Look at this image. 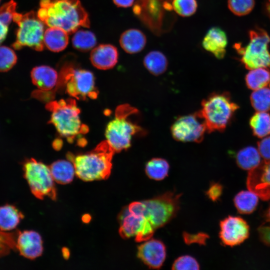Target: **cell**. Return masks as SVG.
<instances>
[{"label": "cell", "instance_id": "cell-31", "mask_svg": "<svg viewBox=\"0 0 270 270\" xmlns=\"http://www.w3.org/2000/svg\"><path fill=\"white\" fill-rule=\"evenodd\" d=\"M72 38L74 47L82 52L92 50L96 44L95 35L90 31L80 30L74 33Z\"/></svg>", "mask_w": 270, "mask_h": 270}, {"label": "cell", "instance_id": "cell-25", "mask_svg": "<svg viewBox=\"0 0 270 270\" xmlns=\"http://www.w3.org/2000/svg\"><path fill=\"white\" fill-rule=\"evenodd\" d=\"M261 157L258 149L252 146H248L238 152L236 156V162L242 169L250 171L261 164Z\"/></svg>", "mask_w": 270, "mask_h": 270}, {"label": "cell", "instance_id": "cell-26", "mask_svg": "<svg viewBox=\"0 0 270 270\" xmlns=\"http://www.w3.org/2000/svg\"><path fill=\"white\" fill-rule=\"evenodd\" d=\"M143 62L146 68L155 76L163 74L166 70L168 64L166 56L158 50L148 52L144 56Z\"/></svg>", "mask_w": 270, "mask_h": 270}, {"label": "cell", "instance_id": "cell-30", "mask_svg": "<svg viewBox=\"0 0 270 270\" xmlns=\"http://www.w3.org/2000/svg\"><path fill=\"white\" fill-rule=\"evenodd\" d=\"M170 165L168 162L162 158H153L146 164L145 172L150 179L160 180L168 174Z\"/></svg>", "mask_w": 270, "mask_h": 270}, {"label": "cell", "instance_id": "cell-21", "mask_svg": "<svg viewBox=\"0 0 270 270\" xmlns=\"http://www.w3.org/2000/svg\"><path fill=\"white\" fill-rule=\"evenodd\" d=\"M146 43L145 34L140 30L132 28L124 31L120 36V44L128 54H136L142 50Z\"/></svg>", "mask_w": 270, "mask_h": 270}, {"label": "cell", "instance_id": "cell-15", "mask_svg": "<svg viewBox=\"0 0 270 270\" xmlns=\"http://www.w3.org/2000/svg\"><path fill=\"white\" fill-rule=\"evenodd\" d=\"M246 184L250 190L264 200L270 198V162L264 161L249 171Z\"/></svg>", "mask_w": 270, "mask_h": 270}, {"label": "cell", "instance_id": "cell-44", "mask_svg": "<svg viewBox=\"0 0 270 270\" xmlns=\"http://www.w3.org/2000/svg\"><path fill=\"white\" fill-rule=\"evenodd\" d=\"M266 10L270 18V0H268L266 4Z\"/></svg>", "mask_w": 270, "mask_h": 270}, {"label": "cell", "instance_id": "cell-11", "mask_svg": "<svg viewBox=\"0 0 270 270\" xmlns=\"http://www.w3.org/2000/svg\"><path fill=\"white\" fill-rule=\"evenodd\" d=\"M24 176L32 194L42 199L46 196L56 198L54 180L50 168L34 158L27 160L24 164Z\"/></svg>", "mask_w": 270, "mask_h": 270}, {"label": "cell", "instance_id": "cell-42", "mask_svg": "<svg viewBox=\"0 0 270 270\" xmlns=\"http://www.w3.org/2000/svg\"><path fill=\"white\" fill-rule=\"evenodd\" d=\"M113 2L118 6L128 8L134 4V0H113Z\"/></svg>", "mask_w": 270, "mask_h": 270}, {"label": "cell", "instance_id": "cell-39", "mask_svg": "<svg viewBox=\"0 0 270 270\" xmlns=\"http://www.w3.org/2000/svg\"><path fill=\"white\" fill-rule=\"evenodd\" d=\"M258 150L264 161L270 162V136H268L258 143Z\"/></svg>", "mask_w": 270, "mask_h": 270}, {"label": "cell", "instance_id": "cell-10", "mask_svg": "<svg viewBox=\"0 0 270 270\" xmlns=\"http://www.w3.org/2000/svg\"><path fill=\"white\" fill-rule=\"evenodd\" d=\"M59 77L70 96L81 100L97 98L98 91L92 72L66 66L62 69Z\"/></svg>", "mask_w": 270, "mask_h": 270}, {"label": "cell", "instance_id": "cell-33", "mask_svg": "<svg viewBox=\"0 0 270 270\" xmlns=\"http://www.w3.org/2000/svg\"><path fill=\"white\" fill-rule=\"evenodd\" d=\"M250 100L256 112H268L270 110V88L266 86L254 90Z\"/></svg>", "mask_w": 270, "mask_h": 270}, {"label": "cell", "instance_id": "cell-32", "mask_svg": "<svg viewBox=\"0 0 270 270\" xmlns=\"http://www.w3.org/2000/svg\"><path fill=\"white\" fill-rule=\"evenodd\" d=\"M16 4L10 1L0 7V44L6 38L8 26L16 12Z\"/></svg>", "mask_w": 270, "mask_h": 270}, {"label": "cell", "instance_id": "cell-8", "mask_svg": "<svg viewBox=\"0 0 270 270\" xmlns=\"http://www.w3.org/2000/svg\"><path fill=\"white\" fill-rule=\"evenodd\" d=\"M270 37L262 29L250 30V42L245 47L236 44L234 48L241 56L240 60L246 68H270V52L268 50Z\"/></svg>", "mask_w": 270, "mask_h": 270}, {"label": "cell", "instance_id": "cell-24", "mask_svg": "<svg viewBox=\"0 0 270 270\" xmlns=\"http://www.w3.org/2000/svg\"><path fill=\"white\" fill-rule=\"evenodd\" d=\"M23 218V214L14 205L0 206V230L8 232L14 230Z\"/></svg>", "mask_w": 270, "mask_h": 270}, {"label": "cell", "instance_id": "cell-38", "mask_svg": "<svg viewBox=\"0 0 270 270\" xmlns=\"http://www.w3.org/2000/svg\"><path fill=\"white\" fill-rule=\"evenodd\" d=\"M182 236L184 242L188 244L196 243L205 245L206 240L209 238L207 234L203 232L192 234L184 232L182 234Z\"/></svg>", "mask_w": 270, "mask_h": 270}, {"label": "cell", "instance_id": "cell-16", "mask_svg": "<svg viewBox=\"0 0 270 270\" xmlns=\"http://www.w3.org/2000/svg\"><path fill=\"white\" fill-rule=\"evenodd\" d=\"M164 244L156 239H149L138 248L137 256L146 265L152 268H160L166 258Z\"/></svg>", "mask_w": 270, "mask_h": 270}, {"label": "cell", "instance_id": "cell-2", "mask_svg": "<svg viewBox=\"0 0 270 270\" xmlns=\"http://www.w3.org/2000/svg\"><path fill=\"white\" fill-rule=\"evenodd\" d=\"M114 152L106 140L88 152L76 156L68 154V159L73 163L76 174L80 178L86 182L93 181L109 176Z\"/></svg>", "mask_w": 270, "mask_h": 270}, {"label": "cell", "instance_id": "cell-34", "mask_svg": "<svg viewBox=\"0 0 270 270\" xmlns=\"http://www.w3.org/2000/svg\"><path fill=\"white\" fill-rule=\"evenodd\" d=\"M172 6L174 12L183 17L192 16L198 8L196 0H172Z\"/></svg>", "mask_w": 270, "mask_h": 270}, {"label": "cell", "instance_id": "cell-18", "mask_svg": "<svg viewBox=\"0 0 270 270\" xmlns=\"http://www.w3.org/2000/svg\"><path fill=\"white\" fill-rule=\"evenodd\" d=\"M118 52L111 44H100L94 47L90 54V60L96 68L106 70L112 68L117 63Z\"/></svg>", "mask_w": 270, "mask_h": 270}, {"label": "cell", "instance_id": "cell-27", "mask_svg": "<svg viewBox=\"0 0 270 270\" xmlns=\"http://www.w3.org/2000/svg\"><path fill=\"white\" fill-rule=\"evenodd\" d=\"M234 201L240 213L249 214L252 212L257 207L258 196L250 190H242L235 196Z\"/></svg>", "mask_w": 270, "mask_h": 270}, {"label": "cell", "instance_id": "cell-37", "mask_svg": "<svg viewBox=\"0 0 270 270\" xmlns=\"http://www.w3.org/2000/svg\"><path fill=\"white\" fill-rule=\"evenodd\" d=\"M172 270H197L200 269V264L192 256L186 255L178 257L172 265Z\"/></svg>", "mask_w": 270, "mask_h": 270}, {"label": "cell", "instance_id": "cell-23", "mask_svg": "<svg viewBox=\"0 0 270 270\" xmlns=\"http://www.w3.org/2000/svg\"><path fill=\"white\" fill-rule=\"evenodd\" d=\"M50 170L55 182L60 184L70 182L76 174L73 163L70 160H58L53 162Z\"/></svg>", "mask_w": 270, "mask_h": 270}, {"label": "cell", "instance_id": "cell-3", "mask_svg": "<svg viewBox=\"0 0 270 270\" xmlns=\"http://www.w3.org/2000/svg\"><path fill=\"white\" fill-rule=\"evenodd\" d=\"M50 112V124L58 133L69 142L88 132V127L83 124L80 118V110L75 100L68 98L51 101L46 106Z\"/></svg>", "mask_w": 270, "mask_h": 270}, {"label": "cell", "instance_id": "cell-45", "mask_svg": "<svg viewBox=\"0 0 270 270\" xmlns=\"http://www.w3.org/2000/svg\"></svg>", "mask_w": 270, "mask_h": 270}, {"label": "cell", "instance_id": "cell-6", "mask_svg": "<svg viewBox=\"0 0 270 270\" xmlns=\"http://www.w3.org/2000/svg\"><path fill=\"white\" fill-rule=\"evenodd\" d=\"M13 21L18 26L12 48L20 50L24 46L42 51L44 48V35L46 24L33 11L25 14L14 13Z\"/></svg>", "mask_w": 270, "mask_h": 270}, {"label": "cell", "instance_id": "cell-20", "mask_svg": "<svg viewBox=\"0 0 270 270\" xmlns=\"http://www.w3.org/2000/svg\"><path fill=\"white\" fill-rule=\"evenodd\" d=\"M30 76L33 84L44 92L52 90L59 80L58 72L48 66L34 67L31 71Z\"/></svg>", "mask_w": 270, "mask_h": 270}, {"label": "cell", "instance_id": "cell-7", "mask_svg": "<svg viewBox=\"0 0 270 270\" xmlns=\"http://www.w3.org/2000/svg\"><path fill=\"white\" fill-rule=\"evenodd\" d=\"M172 0H136L133 12L154 34L159 36L168 30L166 22L173 10Z\"/></svg>", "mask_w": 270, "mask_h": 270}, {"label": "cell", "instance_id": "cell-1", "mask_svg": "<svg viewBox=\"0 0 270 270\" xmlns=\"http://www.w3.org/2000/svg\"><path fill=\"white\" fill-rule=\"evenodd\" d=\"M38 16L48 27L60 28L72 34L90 27L88 14L79 0H40Z\"/></svg>", "mask_w": 270, "mask_h": 270}, {"label": "cell", "instance_id": "cell-40", "mask_svg": "<svg viewBox=\"0 0 270 270\" xmlns=\"http://www.w3.org/2000/svg\"><path fill=\"white\" fill-rule=\"evenodd\" d=\"M222 192V186L219 183L214 182L210 184L206 194L212 200L215 202L220 198Z\"/></svg>", "mask_w": 270, "mask_h": 270}, {"label": "cell", "instance_id": "cell-28", "mask_svg": "<svg viewBox=\"0 0 270 270\" xmlns=\"http://www.w3.org/2000/svg\"><path fill=\"white\" fill-rule=\"evenodd\" d=\"M246 82L248 88L254 90L266 87L270 84V71L266 68L250 70L246 75Z\"/></svg>", "mask_w": 270, "mask_h": 270}, {"label": "cell", "instance_id": "cell-19", "mask_svg": "<svg viewBox=\"0 0 270 270\" xmlns=\"http://www.w3.org/2000/svg\"><path fill=\"white\" fill-rule=\"evenodd\" d=\"M227 44L226 34L218 27L210 28L202 42V47L218 59H222L224 56Z\"/></svg>", "mask_w": 270, "mask_h": 270}, {"label": "cell", "instance_id": "cell-43", "mask_svg": "<svg viewBox=\"0 0 270 270\" xmlns=\"http://www.w3.org/2000/svg\"><path fill=\"white\" fill-rule=\"evenodd\" d=\"M266 216L267 221L270 222V206L266 212Z\"/></svg>", "mask_w": 270, "mask_h": 270}, {"label": "cell", "instance_id": "cell-22", "mask_svg": "<svg viewBox=\"0 0 270 270\" xmlns=\"http://www.w3.org/2000/svg\"><path fill=\"white\" fill-rule=\"evenodd\" d=\"M68 34L66 32L60 28L48 27L44 32V46L54 52L62 51L68 44Z\"/></svg>", "mask_w": 270, "mask_h": 270}, {"label": "cell", "instance_id": "cell-36", "mask_svg": "<svg viewBox=\"0 0 270 270\" xmlns=\"http://www.w3.org/2000/svg\"><path fill=\"white\" fill-rule=\"evenodd\" d=\"M228 7L234 14L242 16L249 14L253 9L254 0H228Z\"/></svg>", "mask_w": 270, "mask_h": 270}, {"label": "cell", "instance_id": "cell-5", "mask_svg": "<svg viewBox=\"0 0 270 270\" xmlns=\"http://www.w3.org/2000/svg\"><path fill=\"white\" fill-rule=\"evenodd\" d=\"M238 106L234 102L228 94L214 93L202 102L199 111L206 124L207 132L224 131Z\"/></svg>", "mask_w": 270, "mask_h": 270}, {"label": "cell", "instance_id": "cell-29", "mask_svg": "<svg viewBox=\"0 0 270 270\" xmlns=\"http://www.w3.org/2000/svg\"><path fill=\"white\" fill-rule=\"evenodd\" d=\"M250 124L255 136L264 138L270 134V114L266 112H256L251 117Z\"/></svg>", "mask_w": 270, "mask_h": 270}, {"label": "cell", "instance_id": "cell-14", "mask_svg": "<svg viewBox=\"0 0 270 270\" xmlns=\"http://www.w3.org/2000/svg\"><path fill=\"white\" fill-rule=\"evenodd\" d=\"M219 236L226 246L238 245L248 238L250 228L246 220L240 216H228L220 222Z\"/></svg>", "mask_w": 270, "mask_h": 270}, {"label": "cell", "instance_id": "cell-35", "mask_svg": "<svg viewBox=\"0 0 270 270\" xmlns=\"http://www.w3.org/2000/svg\"><path fill=\"white\" fill-rule=\"evenodd\" d=\"M17 56L12 49L4 46H0V72L10 70L16 63Z\"/></svg>", "mask_w": 270, "mask_h": 270}, {"label": "cell", "instance_id": "cell-4", "mask_svg": "<svg viewBox=\"0 0 270 270\" xmlns=\"http://www.w3.org/2000/svg\"><path fill=\"white\" fill-rule=\"evenodd\" d=\"M138 112L137 109L128 104L116 108L114 118L107 124L105 133L106 140L114 152L129 148L134 136L146 134L144 130L130 119L131 116Z\"/></svg>", "mask_w": 270, "mask_h": 270}, {"label": "cell", "instance_id": "cell-17", "mask_svg": "<svg viewBox=\"0 0 270 270\" xmlns=\"http://www.w3.org/2000/svg\"><path fill=\"white\" fill-rule=\"evenodd\" d=\"M16 251L30 260L38 258L43 252L42 237L35 231H18Z\"/></svg>", "mask_w": 270, "mask_h": 270}, {"label": "cell", "instance_id": "cell-12", "mask_svg": "<svg viewBox=\"0 0 270 270\" xmlns=\"http://www.w3.org/2000/svg\"><path fill=\"white\" fill-rule=\"evenodd\" d=\"M172 134L182 142H201L207 132L206 124L199 111L178 118L172 126Z\"/></svg>", "mask_w": 270, "mask_h": 270}, {"label": "cell", "instance_id": "cell-41", "mask_svg": "<svg viewBox=\"0 0 270 270\" xmlns=\"http://www.w3.org/2000/svg\"><path fill=\"white\" fill-rule=\"evenodd\" d=\"M258 233L262 242L270 246V224L260 226L258 228Z\"/></svg>", "mask_w": 270, "mask_h": 270}, {"label": "cell", "instance_id": "cell-9", "mask_svg": "<svg viewBox=\"0 0 270 270\" xmlns=\"http://www.w3.org/2000/svg\"><path fill=\"white\" fill-rule=\"evenodd\" d=\"M180 196V194L170 192L143 200L142 215L155 230L164 226L177 214Z\"/></svg>", "mask_w": 270, "mask_h": 270}, {"label": "cell", "instance_id": "cell-13", "mask_svg": "<svg viewBox=\"0 0 270 270\" xmlns=\"http://www.w3.org/2000/svg\"><path fill=\"white\" fill-rule=\"evenodd\" d=\"M119 232L122 238H135L137 242L150 239L156 230L143 216L130 212L126 207L119 216Z\"/></svg>", "mask_w": 270, "mask_h": 270}]
</instances>
